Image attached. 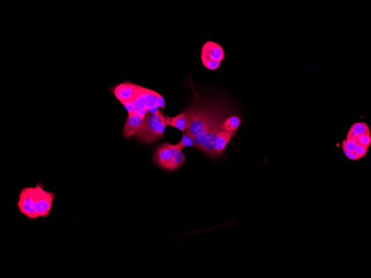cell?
Masks as SVG:
<instances>
[{"mask_svg": "<svg viewBox=\"0 0 371 278\" xmlns=\"http://www.w3.org/2000/svg\"><path fill=\"white\" fill-rule=\"evenodd\" d=\"M221 108L214 107L209 122L201 132L193 137L196 148L211 158L217 157L215 142L221 130V124L227 114Z\"/></svg>", "mask_w": 371, "mask_h": 278, "instance_id": "1", "label": "cell"}, {"mask_svg": "<svg viewBox=\"0 0 371 278\" xmlns=\"http://www.w3.org/2000/svg\"><path fill=\"white\" fill-rule=\"evenodd\" d=\"M167 124L165 116L160 110L155 113H147L136 136L144 144H151L164 136Z\"/></svg>", "mask_w": 371, "mask_h": 278, "instance_id": "2", "label": "cell"}, {"mask_svg": "<svg viewBox=\"0 0 371 278\" xmlns=\"http://www.w3.org/2000/svg\"><path fill=\"white\" fill-rule=\"evenodd\" d=\"M214 107L194 106L184 111L188 120L186 133L194 137L203 130L209 122Z\"/></svg>", "mask_w": 371, "mask_h": 278, "instance_id": "3", "label": "cell"}, {"mask_svg": "<svg viewBox=\"0 0 371 278\" xmlns=\"http://www.w3.org/2000/svg\"><path fill=\"white\" fill-rule=\"evenodd\" d=\"M132 102L135 110L145 111L150 113L159 111V108L164 110L165 107V100L161 95L143 86H141Z\"/></svg>", "mask_w": 371, "mask_h": 278, "instance_id": "4", "label": "cell"}, {"mask_svg": "<svg viewBox=\"0 0 371 278\" xmlns=\"http://www.w3.org/2000/svg\"><path fill=\"white\" fill-rule=\"evenodd\" d=\"M35 186L25 187L20 192L19 200L16 203L20 212L31 220L38 219L35 207Z\"/></svg>", "mask_w": 371, "mask_h": 278, "instance_id": "5", "label": "cell"}, {"mask_svg": "<svg viewBox=\"0 0 371 278\" xmlns=\"http://www.w3.org/2000/svg\"><path fill=\"white\" fill-rule=\"evenodd\" d=\"M35 188V207L37 217L47 218L53 208L55 193L44 190L41 183H37Z\"/></svg>", "mask_w": 371, "mask_h": 278, "instance_id": "6", "label": "cell"}, {"mask_svg": "<svg viewBox=\"0 0 371 278\" xmlns=\"http://www.w3.org/2000/svg\"><path fill=\"white\" fill-rule=\"evenodd\" d=\"M140 87L139 85L130 81H124L111 87L110 92L122 103L128 101H132L138 93Z\"/></svg>", "mask_w": 371, "mask_h": 278, "instance_id": "7", "label": "cell"}, {"mask_svg": "<svg viewBox=\"0 0 371 278\" xmlns=\"http://www.w3.org/2000/svg\"><path fill=\"white\" fill-rule=\"evenodd\" d=\"M146 115L137 110L128 113L123 128V137L125 139H129L137 136L141 127L143 125Z\"/></svg>", "mask_w": 371, "mask_h": 278, "instance_id": "8", "label": "cell"}, {"mask_svg": "<svg viewBox=\"0 0 371 278\" xmlns=\"http://www.w3.org/2000/svg\"><path fill=\"white\" fill-rule=\"evenodd\" d=\"M173 149L168 142L157 147L154 153V160L156 165L165 171H169V168L173 157Z\"/></svg>", "mask_w": 371, "mask_h": 278, "instance_id": "9", "label": "cell"}, {"mask_svg": "<svg viewBox=\"0 0 371 278\" xmlns=\"http://www.w3.org/2000/svg\"><path fill=\"white\" fill-rule=\"evenodd\" d=\"M224 58V50L220 44L213 41H207L202 48L201 61H210L221 63Z\"/></svg>", "mask_w": 371, "mask_h": 278, "instance_id": "10", "label": "cell"}, {"mask_svg": "<svg viewBox=\"0 0 371 278\" xmlns=\"http://www.w3.org/2000/svg\"><path fill=\"white\" fill-rule=\"evenodd\" d=\"M237 131H226L220 130L218 132L215 142V148L217 157L223 154L227 144L231 139L235 136Z\"/></svg>", "mask_w": 371, "mask_h": 278, "instance_id": "11", "label": "cell"}, {"mask_svg": "<svg viewBox=\"0 0 371 278\" xmlns=\"http://www.w3.org/2000/svg\"><path fill=\"white\" fill-rule=\"evenodd\" d=\"M167 126L175 127L181 132L185 131L188 127V120L184 112L173 116H165Z\"/></svg>", "mask_w": 371, "mask_h": 278, "instance_id": "12", "label": "cell"}, {"mask_svg": "<svg viewBox=\"0 0 371 278\" xmlns=\"http://www.w3.org/2000/svg\"><path fill=\"white\" fill-rule=\"evenodd\" d=\"M242 121L238 116L233 115L224 119L221 124V130L226 131H237Z\"/></svg>", "mask_w": 371, "mask_h": 278, "instance_id": "13", "label": "cell"}, {"mask_svg": "<svg viewBox=\"0 0 371 278\" xmlns=\"http://www.w3.org/2000/svg\"><path fill=\"white\" fill-rule=\"evenodd\" d=\"M172 148L173 149L174 155L168 171H175V170L180 168L187 161V158H186L182 151L176 150L174 149L173 147Z\"/></svg>", "mask_w": 371, "mask_h": 278, "instance_id": "14", "label": "cell"}, {"mask_svg": "<svg viewBox=\"0 0 371 278\" xmlns=\"http://www.w3.org/2000/svg\"><path fill=\"white\" fill-rule=\"evenodd\" d=\"M370 132L368 124L363 122H356L352 124L347 135L358 137V135Z\"/></svg>", "mask_w": 371, "mask_h": 278, "instance_id": "15", "label": "cell"}, {"mask_svg": "<svg viewBox=\"0 0 371 278\" xmlns=\"http://www.w3.org/2000/svg\"><path fill=\"white\" fill-rule=\"evenodd\" d=\"M195 145V141L193 137L187 133L183 134L182 140L179 143L175 145H172L174 149L182 151L185 147H192Z\"/></svg>", "mask_w": 371, "mask_h": 278, "instance_id": "16", "label": "cell"}, {"mask_svg": "<svg viewBox=\"0 0 371 278\" xmlns=\"http://www.w3.org/2000/svg\"><path fill=\"white\" fill-rule=\"evenodd\" d=\"M357 144L369 147L371 144L370 133H366L359 135L357 137Z\"/></svg>", "mask_w": 371, "mask_h": 278, "instance_id": "17", "label": "cell"}, {"mask_svg": "<svg viewBox=\"0 0 371 278\" xmlns=\"http://www.w3.org/2000/svg\"><path fill=\"white\" fill-rule=\"evenodd\" d=\"M368 148L369 147L357 144L355 153L359 158L361 159L366 156L368 153Z\"/></svg>", "mask_w": 371, "mask_h": 278, "instance_id": "18", "label": "cell"}, {"mask_svg": "<svg viewBox=\"0 0 371 278\" xmlns=\"http://www.w3.org/2000/svg\"><path fill=\"white\" fill-rule=\"evenodd\" d=\"M357 143L355 142L345 140L342 142V146L345 147V148L352 152H355V149Z\"/></svg>", "mask_w": 371, "mask_h": 278, "instance_id": "19", "label": "cell"}, {"mask_svg": "<svg viewBox=\"0 0 371 278\" xmlns=\"http://www.w3.org/2000/svg\"><path fill=\"white\" fill-rule=\"evenodd\" d=\"M343 151L344 152L345 155L351 160L356 161L359 160V157L356 154L355 152H352L347 150L345 147L342 146Z\"/></svg>", "mask_w": 371, "mask_h": 278, "instance_id": "20", "label": "cell"}, {"mask_svg": "<svg viewBox=\"0 0 371 278\" xmlns=\"http://www.w3.org/2000/svg\"><path fill=\"white\" fill-rule=\"evenodd\" d=\"M121 104L125 107L128 113H132L135 110V108H134L133 102L131 101L123 102Z\"/></svg>", "mask_w": 371, "mask_h": 278, "instance_id": "21", "label": "cell"}]
</instances>
